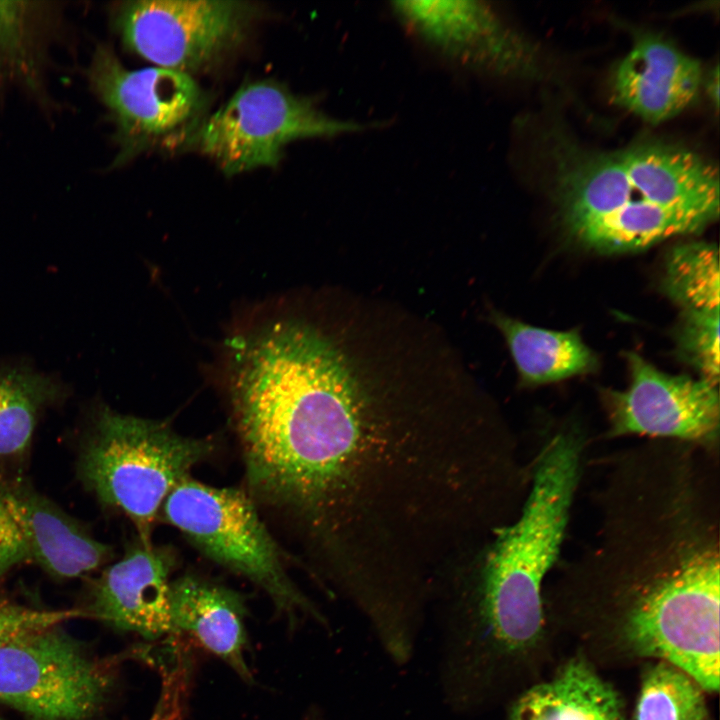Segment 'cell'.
<instances>
[{
    "label": "cell",
    "instance_id": "6da1fadb",
    "mask_svg": "<svg viewBox=\"0 0 720 720\" xmlns=\"http://www.w3.org/2000/svg\"><path fill=\"white\" fill-rule=\"evenodd\" d=\"M233 419L252 499L300 532L373 466L383 448L382 397L350 375L312 327L280 321L240 353Z\"/></svg>",
    "mask_w": 720,
    "mask_h": 720
},
{
    "label": "cell",
    "instance_id": "7a4b0ae2",
    "mask_svg": "<svg viewBox=\"0 0 720 720\" xmlns=\"http://www.w3.org/2000/svg\"><path fill=\"white\" fill-rule=\"evenodd\" d=\"M589 441L575 421L536 434L519 512L446 587L452 600L446 681L453 690L472 695L490 658L519 654L541 635L542 593L562 556Z\"/></svg>",
    "mask_w": 720,
    "mask_h": 720
},
{
    "label": "cell",
    "instance_id": "3957f363",
    "mask_svg": "<svg viewBox=\"0 0 720 720\" xmlns=\"http://www.w3.org/2000/svg\"><path fill=\"white\" fill-rule=\"evenodd\" d=\"M553 183L566 232L598 253L632 252L695 234L719 216L717 167L664 141L613 151L565 149Z\"/></svg>",
    "mask_w": 720,
    "mask_h": 720
},
{
    "label": "cell",
    "instance_id": "277c9868",
    "mask_svg": "<svg viewBox=\"0 0 720 720\" xmlns=\"http://www.w3.org/2000/svg\"><path fill=\"white\" fill-rule=\"evenodd\" d=\"M214 447L212 440L182 436L166 423L103 407L81 441L77 473L99 502L129 518L141 543L151 545L166 498Z\"/></svg>",
    "mask_w": 720,
    "mask_h": 720
},
{
    "label": "cell",
    "instance_id": "5b68a950",
    "mask_svg": "<svg viewBox=\"0 0 720 720\" xmlns=\"http://www.w3.org/2000/svg\"><path fill=\"white\" fill-rule=\"evenodd\" d=\"M165 520L207 558L258 585L290 620H324L289 576L280 550L251 496L190 477L179 483L163 506Z\"/></svg>",
    "mask_w": 720,
    "mask_h": 720
},
{
    "label": "cell",
    "instance_id": "8992f818",
    "mask_svg": "<svg viewBox=\"0 0 720 720\" xmlns=\"http://www.w3.org/2000/svg\"><path fill=\"white\" fill-rule=\"evenodd\" d=\"M87 75L115 124L114 166L150 149L190 144L208 116L209 96L192 75L158 66L128 69L105 44L97 46Z\"/></svg>",
    "mask_w": 720,
    "mask_h": 720
},
{
    "label": "cell",
    "instance_id": "52a82bcc",
    "mask_svg": "<svg viewBox=\"0 0 720 720\" xmlns=\"http://www.w3.org/2000/svg\"><path fill=\"white\" fill-rule=\"evenodd\" d=\"M362 129L320 111L306 97L273 80L241 86L203 121L190 144L227 176L276 167L284 148L299 139L331 137Z\"/></svg>",
    "mask_w": 720,
    "mask_h": 720
},
{
    "label": "cell",
    "instance_id": "ba28073f",
    "mask_svg": "<svg viewBox=\"0 0 720 720\" xmlns=\"http://www.w3.org/2000/svg\"><path fill=\"white\" fill-rule=\"evenodd\" d=\"M111 688L106 665L59 626L0 645V701L31 720H88Z\"/></svg>",
    "mask_w": 720,
    "mask_h": 720
},
{
    "label": "cell",
    "instance_id": "9c48e42d",
    "mask_svg": "<svg viewBox=\"0 0 720 720\" xmlns=\"http://www.w3.org/2000/svg\"><path fill=\"white\" fill-rule=\"evenodd\" d=\"M257 12L242 1L136 0L114 8L113 24L138 56L191 75L237 47Z\"/></svg>",
    "mask_w": 720,
    "mask_h": 720
},
{
    "label": "cell",
    "instance_id": "30bf717a",
    "mask_svg": "<svg viewBox=\"0 0 720 720\" xmlns=\"http://www.w3.org/2000/svg\"><path fill=\"white\" fill-rule=\"evenodd\" d=\"M624 356L629 386L599 391L607 418L605 437L671 440L720 452L718 385L665 373L634 351Z\"/></svg>",
    "mask_w": 720,
    "mask_h": 720
},
{
    "label": "cell",
    "instance_id": "8fae6325",
    "mask_svg": "<svg viewBox=\"0 0 720 720\" xmlns=\"http://www.w3.org/2000/svg\"><path fill=\"white\" fill-rule=\"evenodd\" d=\"M720 580L687 585L622 614L627 642L640 655L672 664L704 691L719 689Z\"/></svg>",
    "mask_w": 720,
    "mask_h": 720
},
{
    "label": "cell",
    "instance_id": "7c38bea8",
    "mask_svg": "<svg viewBox=\"0 0 720 720\" xmlns=\"http://www.w3.org/2000/svg\"><path fill=\"white\" fill-rule=\"evenodd\" d=\"M394 5L422 37L465 64L520 78L542 72L536 47L482 2L398 1Z\"/></svg>",
    "mask_w": 720,
    "mask_h": 720
},
{
    "label": "cell",
    "instance_id": "4fadbf2b",
    "mask_svg": "<svg viewBox=\"0 0 720 720\" xmlns=\"http://www.w3.org/2000/svg\"><path fill=\"white\" fill-rule=\"evenodd\" d=\"M175 566V553L168 547L139 541L95 580L88 614L146 639L174 633L169 577Z\"/></svg>",
    "mask_w": 720,
    "mask_h": 720
},
{
    "label": "cell",
    "instance_id": "5bb4252c",
    "mask_svg": "<svg viewBox=\"0 0 720 720\" xmlns=\"http://www.w3.org/2000/svg\"><path fill=\"white\" fill-rule=\"evenodd\" d=\"M700 62L661 35L638 34L615 66L610 90L615 103L645 122L659 124L679 115L699 95Z\"/></svg>",
    "mask_w": 720,
    "mask_h": 720
},
{
    "label": "cell",
    "instance_id": "9a60e30c",
    "mask_svg": "<svg viewBox=\"0 0 720 720\" xmlns=\"http://www.w3.org/2000/svg\"><path fill=\"white\" fill-rule=\"evenodd\" d=\"M3 486L25 529L30 564L56 579H74L94 572L111 557L108 545L44 495L24 484Z\"/></svg>",
    "mask_w": 720,
    "mask_h": 720
},
{
    "label": "cell",
    "instance_id": "2e32d148",
    "mask_svg": "<svg viewBox=\"0 0 720 720\" xmlns=\"http://www.w3.org/2000/svg\"><path fill=\"white\" fill-rule=\"evenodd\" d=\"M169 604L174 633L192 636L243 680L252 681L244 657L247 612L239 593L206 578L185 574L170 582Z\"/></svg>",
    "mask_w": 720,
    "mask_h": 720
},
{
    "label": "cell",
    "instance_id": "e0dca14e",
    "mask_svg": "<svg viewBox=\"0 0 720 720\" xmlns=\"http://www.w3.org/2000/svg\"><path fill=\"white\" fill-rule=\"evenodd\" d=\"M510 720H624L615 689L584 659L568 662L547 682L524 692Z\"/></svg>",
    "mask_w": 720,
    "mask_h": 720
},
{
    "label": "cell",
    "instance_id": "ac0fdd59",
    "mask_svg": "<svg viewBox=\"0 0 720 720\" xmlns=\"http://www.w3.org/2000/svg\"><path fill=\"white\" fill-rule=\"evenodd\" d=\"M491 320L502 333L524 385L547 384L598 367V359L577 330L556 331L526 324L494 312Z\"/></svg>",
    "mask_w": 720,
    "mask_h": 720
},
{
    "label": "cell",
    "instance_id": "d6986e66",
    "mask_svg": "<svg viewBox=\"0 0 720 720\" xmlns=\"http://www.w3.org/2000/svg\"><path fill=\"white\" fill-rule=\"evenodd\" d=\"M61 393L49 376L26 368L0 370V459L24 455L41 412Z\"/></svg>",
    "mask_w": 720,
    "mask_h": 720
},
{
    "label": "cell",
    "instance_id": "ffe728a7",
    "mask_svg": "<svg viewBox=\"0 0 720 720\" xmlns=\"http://www.w3.org/2000/svg\"><path fill=\"white\" fill-rule=\"evenodd\" d=\"M51 10L39 2L0 1V79L38 91Z\"/></svg>",
    "mask_w": 720,
    "mask_h": 720
},
{
    "label": "cell",
    "instance_id": "44dd1931",
    "mask_svg": "<svg viewBox=\"0 0 720 720\" xmlns=\"http://www.w3.org/2000/svg\"><path fill=\"white\" fill-rule=\"evenodd\" d=\"M662 283L681 313L719 312L717 246L694 241L673 247L665 259Z\"/></svg>",
    "mask_w": 720,
    "mask_h": 720
},
{
    "label": "cell",
    "instance_id": "7402d4cb",
    "mask_svg": "<svg viewBox=\"0 0 720 720\" xmlns=\"http://www.w3.org/2000/svg\"><path fill=\"white\" fill-rule=\"evenodd\" d=\"M633 720H710L704 690L664 661L644 674Z\"/></svg>",
    "mask_w": 720,
    "mask_h": 720
},
{
    "label": "cell",
    "instance_id": "603a6c76",
    "mask_svg": "<svg viewBox=\"0 0 720 720\" xmlns=\"http://www.w3.org/2000/svg\"><path fill=\"white\" fill-rule=\"evenodd\" d=\"M719 312L681 313L675 340L677 353L704 378L719 383Z\"/></svg>",
    "mask_w": 720,
    "mask_h": 720
},
{
    "label": "cell",
    "instance_id": "cb8c5ba5",
    "mask_svg": "<svg viewBox=\"0 0 720 720\" xmlns=\"http://www.w3.org/2000/svg\"><path fill=\"white\" fill-rule=\"evenodd\" d=\"M83 615L81 610L31 608L0 597V645L27 632L59 626Z\"/></svg>",
    "mask_w": 720,
    "mask_h": 720
},
{
    "label": "cell",
    "instance_id": "d4e9b609",
    "mask_svg": "<svg viewBox=\"0 0 720 720\" xmlns=\"http://www.w3.org/2000/svg\"><path fill=\"white\" fill-rule=\"evenodd\" d=\"M23 564H30L25 530L0 482V579Z\"/></svg>",
    "mask_w": 720,
    "mask_h": 720
},
{
    "label": "cell",
    "instance_id": "484cf974",
    "mask_svg": "<svg viewBox=\"0 0 720 720\" xmlns=\"http://www.w3.org/2000/svg\"><path fill=\"white\" fill-rule=\"evenodd\" d=\"M703 86L707 90V94L711 99V103L718 108L719 103V69L718 65L711 70L703 81Z\"/></svg>",
    "mask_w": 720,
    "mask_h": 720
},
{
    "label": "cell",
    "instance_id": "4316f807",
    "mask_svg": "<svg viewBox=\"0 0 720 720\" xmlns=\"http://www.w3.org/2000/svg\"><path fill=\"white\" fill-rule=\"evenodd\" d=\"M1 720V719H0Z\"/></svg>",
    "mask_w": 720,
    "mask_h": 720
}]
</instances>
